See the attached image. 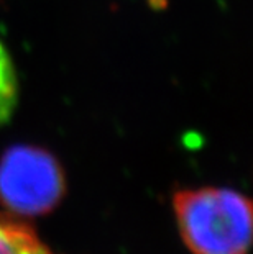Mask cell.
<instances>
[{
    "mask_svg": "<svg viewBox=\"0 0 253 254\" xmlns=\"http://www.w3.org/2000/svg\"><path fill=\"white\" fill-rule=\"evenodd\" d=\"M174 212L192 254H249L253 210L242 193L214 187L181 190L174 195Z\"/></svg>",
    "mask_w": 253,
    "mask_h": 254,
    "instance_id": "cell-1",
    "label": "cell"
},
{
    "mask_svg": "<svg viewBox=\"0 0 253 254\" xmlns=\"http://www.w3.org/2000/svg\"><path fill=\"white\" fill-rule=\"evenodd\" d=\"M66 193L61 164L46 149L15 144L0 158V202L20 217H38Z\"/></svg>",
    "mask_w": 253,
    "mask_h": 254,
    "instance_id": "cell-2",
    "label": "cell"
},
{
    "mask_svg": "<svg viewBox=\"0 0 253 254\" xmlns=\"http://www.w3.org/2000/svg\"><path fill=\"white\" fill-rule=\"evenodd\" d=\"M0 254H53L28 225L0 215Z\"/></svg>",
    "mask_w": 253,
    "mask_h": 254,
    "instance_id": "cell-3",
    "label": "cell"
},
{
    "mask_svg": "<svg viewBox=\"0 0 253 254\" xmlns=\"http://www.w3.org/2000/svg\"><path fill=\"white\" fill-rule=\"evenodd\" d=\"M18 80L7 48L0 43V127L5 125L17 107Z\"/></svg>",
    "mask_w": 253,
    "mask_h": 254,
    "instance_id": "cell-4",
    "label": "cell"
}]
</instances>
